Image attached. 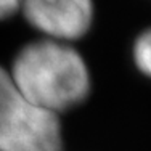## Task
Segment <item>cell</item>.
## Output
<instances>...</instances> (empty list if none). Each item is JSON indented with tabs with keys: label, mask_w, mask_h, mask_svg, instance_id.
I'll return each instance as SVG.
<instances>
[{
	"label": "cell",
	"mask_w": 151,
	"mask_h": 151,
	"mask_svg": "<svg viewBox=\"0 0 151 151\" xmlns=\"http://www.w3.org/2000/svg\"><path fill=\"white\" fill-rule=\"evenodd\" d=\"M132 56L140 73L151 77V27L145 29L135 39Z\"/></svg>",
	"instance_id": "277c9868"
},
{
	"label": "cell",
	"mask_w": 151,
	"mask_h": 151,
	"mask_svg": "<svg viewBox=\"0 0 151 151\" xmlns=\"http://www.w3.org/2000/svg\"><path fill=\"white\" fill-rule=\"evenodd\" d=\"M21 2L23 0H0V21L8 19L16 12L21 10Z\"/></svg>",
	"instance_id": "5b68a950"
},
{
	"label": "cell",
	"mask_w": 151,
	"mask_h": 151,
	"mask_svg": "<svg viewBox=\"0 0 151 151\" xmlns=\"http://www.w3.org/2000/svg\"><path fill=\"white\" fill-rule=\"evenodd\" d=\"M18 90L32 105L58 116L81 105L92 82L85 60L64 42H31L15 56L10 71Z\"/></svg>",
	"instance_id": "6da1fadb"
},
{
	"label": "cell",
	"mask_w": 151,
	"mask_h": 151,
	"mask_svg": "<svg viewBox=\"0 0 151 151\" xmlns=\"http://www.w3.org/2000/svg\"><path fill=\"white\" fill-rule=\"evenodd\" d=\"M21 12L39 32L56 42L84 37L93 23V0H23Z\"/></svg>",
	"instance_id": "3957f363"
},
{
	"label": "cell",
	"mask_w": 151,
	"mask_h": 151,
	"mask_svg": "<svg viewBox=\"0 0 151 151\" xmlns=\"http://www.w3.org/2000/svg\"><path fill=\"white\" fill-rule=\"evenodd\" d=\"M58 116L32 105L0 66V151H61Z\"/></svg>",
	"instance_id": "7a4b0ae2"
}]
</instances>
